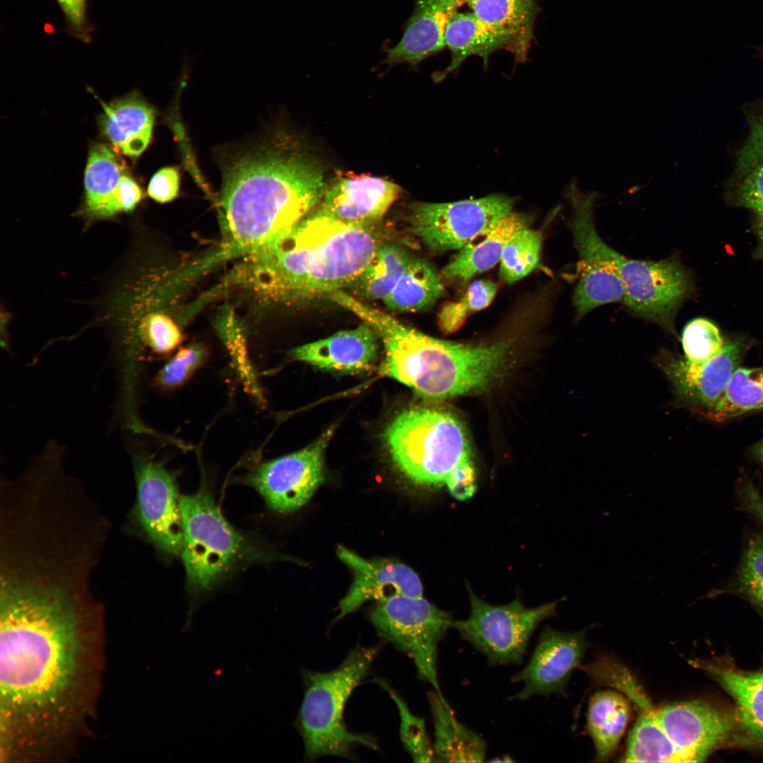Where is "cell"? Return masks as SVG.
<instances>
[{
	"label": "cell",
	"mask_w": 763,
	"mask_h": 763,
	"mask_svg": "<svg viewBox=\"0 0 763 763\" xmlns=\"http://www.w3.org/2000/svg\"><path fill=\"white\" fill-rule=\"evenodd\" d=\"M470 613L454 620L452 627L487 659L490 666L522 663L529 640L543 620L554 616L559 601L534 608L519 600L501 605L490 604L468 588Z\"/></svg>",
	"instance_id": "cell-9"
},
{
	"label": "cell",
	"mask_w": 763,
	"mask_h": 763,
	"mask_svg": "<svg viewBox=\"0 0 763 763\" xmlns=\"http://www.w3.org/2000/svg\"><path fill=\"white\" fill-rule=\"evenodd\" d=\"M463 0H419L398 43L387 50L389 64H419L445 47V33Z\"/></svg>",
	"instance_id": "cell-21"
},
{
	"label": "cell",
	"mask_w": 763,
	"mask_h": 763,
	"mask_svg": "<svg viewBox=\"0 0 763 763\" xmlns=\"http://www.w3.org/2000/svg\"><path fill=\"white\" fill-rule=\"evenodd\" d=\"M514 204V198L501 194L449 203L417 202L410 208L408 229L432 252L461 249L485 234Z\"/></svg>",
	"instance_id": "cell-11"
},
{
	"label": "cell",
	"mask_w": 763,
	"mask_h": 763,
	"mask_svg": "<svg viewBox=\"0 0 763 763\" xmlns=\"http://www.w3.org/2000/svg\"><path fill=\"white\" fill-rule=\"evenodd\" d=\"M739 592L763 612V536H751L744 549L736 578Z\"/></svg>",
	"instance_id": "cell-38"
},
{
	"label": "cell",
	"mask_w": 763,
	"mask_h": 763,
	"mask_svg": "<svg viewBox=\"0 0 763 763\" xmlns=\"http://www.w3.org/2000/svg\"><path fill=\"white\" fill-rule=\"evenodd\" d=\"M740 508L763 525V495L750 481H745L738 490Z\"/></svg>",
	"instance_id": "cell-44"
},
{
	"label": "cell",
	"mask_w": 763,
	"mask_h": 763,
	"mask_svg": "<svg viewBox=\"0 0 763 763\" xmlns=\"http://www.w3.org/2000/svg\"><path fill=\"white\" fill-rule=\"evenodd\" d=\"M384 438L396 467L414 483L445 485L455 496L475 489L467 432L453 413L424 407L404 410L386 426Z\"/></svg>",
	"instance_id": "cell-5"
},
{
	"label": "cell",
	"mask_w": 763,
	"mask_h": 763,
	"mask_svg": "<svg viewBox=\"0 0 763 763\" xmlns=\"http://www.w3.org/2000/svg\"><path fill=\"white\" fill-rule=\"evenodd\" d=\"M761 408H763V368L738 367L709 414L712 419L723 421Z\"/></svg>",
	"instance_id": "cell-34"
},
{
	"label": "cell",
	"mask_w": 763,
	"mask_h": 763,
	"mask_svg": "<svg viewBox=\"0 0 763 763\" xmlns=\"http://www.w3.org/2000/svg\"><path fill=\"white\" fill-rule=\"evenodd\" d=\"M630 717L627 700L620 694L603 690L590 699L587 730L596 748V761L604 762L614 753Z\"/></svg>",
	"instance_id": "cell-29"
},
{
	"label": "cell",
	"mask_w": 763,
	"mask_h": 763,
	"mask_svg": "<svg viewBox=\"0 0 763 763\" xmlns=\"http://www.w3.org/2000/svg\"><path fill=\"white\" fill-rule=\"evenodd\" d=\"M757 234L760 240L762 249H763V211L757 213Z\"/></svg>",
	"instance_id": "cell-47"
},
{
	"label": "cell",
	"mask_w": 763,
	"mask_h": 763,
	"mask_svg": "<svg viewBox=\"0 0 763 763\" xmlns=\"http://www.w3.org/2000/svg\"><path fill=\"white\" fill-rule=\"evenodd\" d=\"M427 696L434 725L433 747L438 760L483 762L487 749L484 740L456 718L442 694L433 690Z\"/></svg>",
	"instance_id": "cell-26"
},
{
	"label": "cell",
	"mask_w": 763,
	"mask_h": 763,
	"mask_svg": "<svg viewBox=\"0 0 763 763\" xmlns=\"http://www.w3.org/2000/svg\"><path fill=\"white\" fill-rule=\"evenodd\" d=\"M337 554L354 574L348 591L339 603L338 620L372 599L378 601L394 594L422 596L418 575L403 563L387 559L367 560L343 546L338 548Z\"/></svg>",
	"instance_id": "cell-19"
},
{
	"label": "cell",
	"mask_w": 763,
	"mask_h": 763,
	"mask_svg": "<svg viewBox=\"0 0 763 763\" xmlns=\"http://www.w3.org/2000/svg\"><path fill=\"white\" fill-rule=\"evenodd\" d=\"M749 132L740 149L735 186L738 202L756 213L763 211V111L748 118Z\"/></svg>",
	"instance_id": "cell-31"
},
{
	"label": "cell",
	"mask_w": 763,
	"mask_h": 763,
	"mask_svg": "<svg viewBox=\"0 0 763 763\" xmlns=\"http://www.w3.org/2000/svg\"><path fill=\"white\" fill-rule=\"evenodd\" d=\"M587 647L584 631L563 632L545 627L526 666L511 678L522 688L509 699L524 701L562 693Z\"/></svg>",
	"instance_id": "cell-16"
},
{
	"label": "cell",
	"mask_w": 763,
	"mask_h": 763,
	"mask_svg": "<svg viewBox=\"0 0 763 763\" xmlns=\"http://www.w3.org/2000/svg\"><path fill=\"white\" fill-rule=\"evenodd\" d=\"M369 619L382 638L413 659L419 678L442 694L438 646L452 627L451 615L422 596L394 594L377 601Z\"/></svg>",
	"instance_id": "cell-8"
},
{
	"label": "cell",
	"mask_w": 763,
	"mask_h": 763,
	"mask_svg": "<svg viewBox=\"0 0 763 763\" xmlns=\"http://www.w3.org/2000/svg\"><path fill=\"white\" fill-rule=\"evenodd\" d=\"M529 215L512 211L501 218L480 240L471 241L446 265L440 274L444 279L466 283L474 276L483 273L500 261L509 239L520 230L527 227Z\"/></svg>",
	"instance_id": "cell-24"
},
{
	"label": "cell",
	"mask_w": 763,
	"mask_h": 763,
	"mask_svg": "<svg viewBox=\"0 0 763 763\" xmlns=\"http://www.w3.org/2000/svg\"><path fill=\"white\" fill-rule=\"evenodd\" d=\"M124 167L116 152L105 143L94 146L85 170V212L93 218L114 215L113 201Z\"/></svg>",
	"instance_id": "cell-28"
},
{
	"label": "cell",
	"mask_w": 763,
	"mask_h": 763,
	"mask_svg": "<svg viewBox=\"0 0 763 763\" xmlns=\"http://www.w3.org/2000/svg\"><path fill=\"white\" fill-rule=\"evenodd\" d=\"M442 277L425 259L413 257L404 273L383 300L396 312H415L432 306L444 292Z\"/></svg>",
	"instance_id": "cell-30"
},
{
	"label": "cell",
	"mask_w": 763,
	"mask_h": 763,
	"mask_svg": "<svg viewBox=\"0 0 763 763\" xmlns=\"http://www.w3.org/2000/svg\"><path fill=\"white\" fill-rule=\"evenodd\" d=\"M179 180V173L176 167H163L152 177L148 184V194L157 202H169L178 194Z\"/></svg>",
	"instance_id": "cell-42"
},
{
	"label": "cell",
	"mask_w": 763,
	"mask_h": 763,
	"mask_svg": "<svg viewBox=\"0 0 763 763\" xmlns=\"http://www.w3.org/2000/svg\"><path fill=\"white\" fill-rule=\"evenodd\" d=\"M567 197L572 206L570 227L581 263V274L572 302L576 318L603 304L623 300L624 287L619 271L621 254L599 236L593 221L598 194L582 195L577 187H568Z\"/></svg>",
	"instance_id": "cell-10"
},
{
	"label": "cell",
	"mask_w": 763,
	"mask_h": 763,
	"mask_svg": "<svg viewBox=\"0 0 763 763\" xmlns=\"http://www.w3.org/2000/svg\"><path fill=\"white\" fill-rule=\"evenodd\" d=\"M373 226L312 210L268 250L247 257L243 276L266 300L294 302L353 287L382 244Z\"/></svg>",
	"instance_id": "cell-3"
},
{
	"label": "cell",
	"mask_w": 763,
	"mask_h": 763,
	"mask_svg": "<svg viewBox=\"0 0 763 763\" xmlns=\"http://www.w3.org/2000/svg\"><path fill=\"white\" fill-rule=\"evenodd\" d=\"M622 762H683L682 757L659 724L654 710L640 715L632 728Z\"/></svg>",
	"instance_id": "cell-33"
},
{
	"label": "cell",
	"mask_w": 763,
	"mask_h": 763,
	"mask_svg": "<svg viewBox=\"0 0 763 763\" xmlns=\"http://www.w3.org/2000/svg\"><path fill=\"white\" fill-rule=\"evenodd\" d=\"M329 296L376 331L384 348L380 373L424 398L444 399L485 389L505 373L516 347L513 335L479 344L439 340L343 290Z\"/></svg>",
	"instance_id": "cell-4"
},
{
	"label": "cell",
	"mask_w": 763,
	"mask_h": 763,
	"mask_svg": "<svg viewBox=\"0 0 763 763\" xmlns=\"http://www.w3.org/2000/svg\"><path fill=\"white\" fill-rule=\"evenodd\" d=\"M619 271L627 309L675 335V314L692 289L690 276L679 261L633 259L621 254Z\"/></svg>",
	"instance_id": "cell-12"
},
{
	"label": "cell",
	"mask_w": 763,
	"mask_h": 763,
	"mask_svg": "<svg viewBox=\"0 0 763 763\" xmlns=\"http://www.w3.org/2000/svg\"><path fill=\"white\" fill-rule=\"evenodd\" d=\"M217 328L230 351L234 367L245 390L260 403H264V396L247 351L243 334L237 323L231 315H226L220 320Z\"/></svg>",
	"instance_id": "cell-40"
},
{
	"label": "cell",
	"mask_w": 763,
	"mask_h": 763,
	"mask_svg": "<svg viewBox=\"0 0 763 763\" xmlns=\"http://www.w3.org/2000/svg\"><path fill=\"white\" fill-rule=\"evenodd\" d=\"M751 454L757 460L763 462V438L754 444Z\"/></svg>",
	"instance_id": "cell-46"
},
{
	"label": "cell",
	"mask_w": 763,
	"mask_h": 763,
	"mask_svg": "<svg viewBox=\"0 0 763 763\" xmlns=\"http://www.w3.org/2000/svg\"><path fill=\"white\" fill-rule=\"evenodd\" d=\"M541 247V232L528 227L517 232L503 251L499 261L501 280L511 284L529 274L539 262Z\"/></svg>",
	"instance_id": "cell-35"
},
{
	"label": "cell",
	"mask_w": 763,
	"mask_h": 763,
	"mask_svg": "<svg viewBox=\"0 0 763 763\" xmlns=\"http://www.w3.org/2000/svg\"><path fill=\"white\" fill-rule=\"evenodd\" d=\"M63 586L36 579L1 581V731L6 747L34 743L64 724L81 697L88 639Z\"/></svg>",
	"instance_id": "cell-1"
},
{
	"label": "cell",
	"mask_w": 763,
	"mask_h": 763,
	"mask_svg": "<svg viewBox=\"0 0 763 763\" xmlns=\"http://www.w3.org/2000/svg\"><path fill=\"white\" fill-rule=\"evenodd\" d=\"M681 343L685 359L694 363L711 359L725 344L718 328L705 318L694 319L685 325Z\"/></svg>",
	"instance_id": "cell-39"
},
{
	"label": "cell",
	"mask_w": 763,
	"mask_h": 763,
	"mask_svg": "<svg viewBox=\"0 0 763 763\" xmlns=\"http://www.w3.org/2000/svg\"><path fill=\"white\" fill-rule=\"evenodd\" d=\"M445 45L450 52L448 66L439 79L456 70L469 57L477 56L486 66L491 54L504 49L511 53L509 40L478 18L470 11H456L450 19L445 33Z\"/></svg>",
	"instance_id": "cell-27"
},
{
	"label": "cell",
	"mask_w": 763,
	"mask_h": 763,
	"mask_svg": "<svg viewBox=\"0 0 763 763\" xmlns=\"http://www.w3.org/2000/svg\"><path fill=\"white\" fill-rule=\"evenodd\" d=\"M395 183L368 175L338 177L326 187L314 210L343 223L373 226L401 193Z\"/></svg>",
	"instance_id": "cell-18"
},
{
	"label": "cell",
	"mask_w": 763,
	"mask_h": 763,
	"mask_svg": "<svg viewBox=\"0 0 763 763\" xmlns=\"http://www.w3.org/2000/svg\"><path fill=\"white\" fill-rule=\"evenodd\" d=\"M413 256L396 244H382L353 287L364 297L384 300L393 290Z\"/></svg>",
	"instance_id": "cell-32"
},
{
	"label": "cell",
	"mask_w": 763,
	"mask_h": 763,
	"mask_svg": "<svg viewBox=\"0 0 763 763\" xmlns=\"http://www.w3.org/2000/svg\"><path fill=\"white\" fill-rule=\"evenodd\" d=\"M708 672L736 704L737 730L745 742L763 745V673H748L709 661H690Z\"/></svg>",
	"instance_id": "cell-22"
},
{
	"label": "cell",
	"mask_w": 763,
	"mask_h": 763,
	"mask_svg": "<svg viewBox=\"0 0 763 763\" xmlns=\"http://www.w3.org/2000/svg\"><path fill=\"white\" fill-rule=\"evenodd\" d=\"M378 651L377 646H357L332 670L303 672L304 695L295 726L307 759L350 757L358 746L378 750L372 737L351 732L344 720L346 703L368 674Z\"/></svg>",
	"instance_id": "cell-6"
},
{
	"label": "cell",
	"mask_w": 763,
	"mask_h": 763,
	"mask_svg": "<svg viewBox=\"0 0 763 763\" xmlns=\"http://www.w3.org/2000/svg\"><path fill=\"white\" fill-rule=\"evenodd\" d=\"M740 341L725 342L722 350L711 359L694 363L661 351L655 363L673 385L678 403L697 408H714L743 356Z\"/></svg>",
	"instance_id": "cell-17"
},
{
	"label": "cell",
	"mask_w": 763,
	"mask_h": 763,
	"mask_svg": "<svg viewBox=\"0 0 763 763\" xmlns=\"http://www.w3.org/2000/svg\"><path fill=\"white\" fill-rule=\"evenodd\" d=\"M136 483V516L142 531L164 554L181 555L183 522L175 476L143 453L132 456Z\"/></svg>",
	"instance_id": "cell-14"
},
{
	"label": "cell",
	"mask_w": 763,
	"mask_h": 763,
	"mask_svg": "<svg viewBox=\"0 0 763 763\" xmlns=\"http://www.w3.org/2000/svg\"><path fill=\"white\" fill-rule=\"evenodd\" d=\"M463 1L478 18L509 40L516 62L526 61L540 12L537 0Z\"/></svg>",
	"instance_id": "cell-23"
},
{
	"label": "cell",
	"mask_w": 763,
	"mask_h": 763,
	"mask_svg": "<svg viewBox=\"0 0 763 763\" xmlns=\"http://www.w3.org/2000/svg\"><path fill=\"white\" fill-rule=\"evenodd\" d=\"M207 350L200 344L180 348L158 372L155 384L164 390L184 384L205 362Z\"/></svg>",
	"instance_id": "cell-41"
},
{
	"label": "cell",
	"mask_w": 763,
	"mask_h": 763,
	"mask_svg": "<svg viewBox=\"0 0 763 763\" xmlns=\"http://www.w3.org/2000/svg\"><path fill=\"white\" fill-rule=\"evenodd\" d=\"M101 104L104 110L100 119L102 134L124 155L139 156L151 139L155 118L153 108L136 94Z\"/></svg>",
	"instance_id": "cell-25"
},
{
	"label": "cell",
	"mask_w": 763,
	"mask_h": 763,
	"mask_svg": "<svg viewBox=\"0 0 763 763\" xmlns=\"http://www.w3.org/2000/svg\"><path fill=\"white\" fill-rule=\"evenodd\" d=\"M218 209L227 239L247 257L285 237L325 191L320 164L300 143L276 135L224 169Z\"/></svg>",
	"instance_id": "cell-2"
},
{
	"label": "cell",
	"mask_w": 763,
	"mask_h": 763,
	"mask_svg": "<svg viewBox=\"0 0 763 763\" xmlns=\"http://www.w3.org/2000/svg\"><path fill=\"white\" fill-rule=\"evenodd\" d=\"M180 508L183 522L180 556L193 596L210 592L244 565L272 559L229 524L206 489L181 495Z\"/></svg>",
	"instance_id": "cell-7"
},
{
	"label": "cell",
	"mask_w": 763,
	"mask_h": 763,
	"mask_svg": "<svg viewBox=\"0 0 763 763\" xmlns=\"http://www.w3.org/2000/svg\"><path fill=\"white\" fill-rule=\"evenodd\" d=\"M497 284L489 280L473 282L456 301L446 302L440 309L437 320L441 330L451 333L459 329L471 314L486 308L493 300Z\"/></svg>",
	"instance_id": "cell-36"
},
{
	"label": "cell",
	"mask_w": 763,
	"mask_h": 763,
	"mask_svg": "<svg viewBox=\"0 0 763 763\" xmlns=\"http://www.w3.org/2000/svg\"><path fill=\"white\" fill-rule=\"evenodd\" d=\"M333 429L309 446L256 466L242 481L254 488L273 511L288 513L305 504L324 478V459Z\"/></svg>",
	"instance_id": "cell-13"
},
{
	"label": "cell",
	"mask_w": 763,
	"mask_h": 763,
	"mask_svg": "<svg viewBox=\"0 0 763 763\" xmlns=\"http://www.w3.org/2000/svg\"><path fill=\"white\" fill-rule=\"evenodd\" d=\"M69 23L77 31L85 23V0H57Z\"/></svg>",
	"instance_id": "cell-45"
},
{
	"label": "cell",
	"mask_w": 763,
	"mask_h": 763,
	"mask_svg": "<svg viewBox=\"0 0 763 763\" xmlns=\"http://www.w3.org/2000/svg\"><path fill=\"white\" fill-rule=\"evenodd\" d=\"M378 684L388 692L397 706L400 718L401 740L413 761H439L430 740L425 721L413 714L404 700L386 682L379 680Z\"/></svg>",
	"instance_id": "cell-37"
},
{
	"label": "cell",
	"mask_w": 763,
	"mask_h": 763,
	"mask_svg": "<svg viewBox=\"0 0 763 763\" xmlns=\"http://www.w3.org/2000/svg\"><path fill=\"white\" fill-rule=\"evenodd\" d=\"M654 713L683 762L705 761L737 733L735 714L702 701L673 702L655 709Z\"/></svg>",
	"instance_id": "cell-15"
},
{
	"label": "cell",
	"mask_w": 763,
	"mask_h": 763,
	"mask_svg": "<svg viewBox=\"0 0 763 763\" xmlns=\"http://www.w3.org/2000/svg\"><path fill=\"white\" fill-rule=\"evenodd\" d=\"M379 340L376 331L364 322L355 329L295 347L290 351V355L323 369L358 373L367 370L374 363Z\"/></svg>",
	"instance_id": "cell-20"
},
{
	"label": "cell",
	"mask_w": 763,
	"mask_h": 763,
	"mask_svg": "<svg viewBox=\"0 0 763 763\" xmlns=\"http://www.w3.org/2000/svg\"><path fill=\"white\" fill-rule=\"evenodd\" d=\"M142 199V190L130 177L124 175L118 184L113 201L114 215L134 209Z\"/></svg>",
	"instance_id": "cell-43"
}]
</instances>
